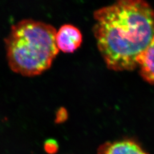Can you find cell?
<instances>
[{
  "instance_id": "cell-1",
  "label": "cell",
  "mask_w": 154,
  "mask_h": 154,
  "mask_svg": "<svg viewBox=\"0 0 154 154\" xmlns=\"http://www.w3.org/2000/svg\"><path fill=\"white\" fill-rule=\"evenodd\" d=\"M93 33L107 67L121 72L137 67L154 38V9L140 0H123L95 11Z\"/></svg>"
},
{
  "instance_id": "cell-2",
  "label": "cell",
  "mask_w": 154,
  "mask_h": 154,
  "mask_svg": "<svg viewBox=\"0 0 154 154\" xmlns=\"http://www.w3.org/2000/svg\"><path fill=\"white\" fill-rule=\"evenodd\" d=\"M57 31L51 25L26 19L14 25L5 39L6 57L13 72L34 77L48 70L58 53Z\"/></svg>"
},
{
  "instance_id": "cell-3",
  "label": "cell",
  "mask_w": 154,
  "mask_h": 154,
  "mask_svg": "<svg viewBox=\"0 0 154 154\" xmlns=\"http://www.w3.org/2000/svg\"><path fill=\"white\" fill-rule=\"evenodd\" d=\"M82 42V35L75 26L65 24L61 26L55 35V43L58 50L72 53L78 49Z\"/></svg>"
},
{
  "instance_id": "cell-4",
  "label": "cell",
  "mask_w": 154,
  "mask_h": 154,
  "mask_svg": "<svg viewBox=\"0 0 154 154\" xmlns=\"http://www.w3.org/2000/svg\"><path fill=\"white\" fill-rule=\"evenodd\" d=\"M97 154H149L140 144L131 138L107 142L100 146Z\"/></svg>"
},
{
  "instance_id": "cell-5",
  "label": "cell",
  "mask_w": 154,
  "mask_h": 154,
  "mask_svg": "<svg viewBox=\"0 0 154 154\" xmlns=\"http://www.w3.org/2000/svg\"><path fill=\"white\" fill-rule=\"evenodd\" d=\"M141 76L147 82L154 85V38L137 61Z\"/></svg>"
},
{
  "instance_id": "cell-6",
  "label": "cell",
  "mask_w": 154,
  "mask_h": 154,
  "mask_svg": "<svg viewBox=\"0 0 154 154\" xmlns=\"http://www.w3.org/2000/svg\"><path fill=\"white\" fill-rule=\"evenodd\" d=\"M44 147L48 154H55L59 149V144L55 139H49L45 142Z\"/></svg>"
},
{
  "instance_id": "cell-7",
  "label": "cell",
  "mask_w": 154,
  "mask_h": 154,
  "mask_svg": "<svg viewBox=\"0 0 154 154\" xmlns=\"http://www.w3.org/2000/svg\"><path fill=\"white\" fill-rule=\"evenodd\" d=\"M67 118V114L65 112V110H60L57 113L56 121L57 123H61L65 121Z\"/></svg>"
}]
</instances>
